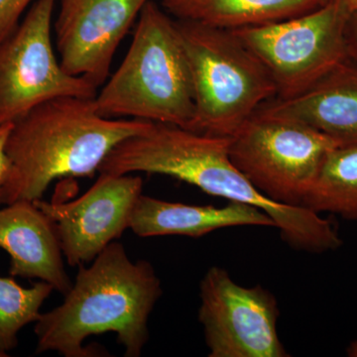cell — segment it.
<instances>
[{
    "label": "cell",
    "mask_w": 357,
    "mask_h": 357,
    "mask_svg": "<svg viewBox=\"0 0 357 357\" xmlns=\"http://www.w3.org/2000/svg\"><path fill=\"white\" fill-rule=\"evenodd\" d=\"M100 173L160 174L178 178L213 197L256 206L274 220L284 243L295 250L323 253L344 241L335 223L305 206L272 201L258 191L229 156V137L150 122L107 155Z\"/></svg>",
    "instance_id": "6da1fadb"
},
{
    "label": "cell",
    "mask_w": 357,
    "mask_h": 357,
    "mask_svg": "<svg viewBox=\"0 0 357 357\" xmlns=\"http://www.w3.org/2000/svg\"><path fill=\"white\" fill-rule=\"evenodd\" d=\"M163 293L151 263L133 262L121 243L103 249L91 266L79 265L64 302L40 314L35 323L37 354L56 351L65 357L100 356L84 342L114 333L126 357H139L149 340L148 321ZM103 356V354H102Z\"/></svg>",
    "instance_id": "7a4b0ae2"
},
{
    "label": "cell",
    "mask_w": 357,
    "mask_h": 357,
    "mask_svg": "<svg viewBox=\"0 0 357 357\" xmlns=\"http://www.w3.org/2000/svg\"><path fill=\"white\" fill-rule=\"evenodd\" d=\"M149 124L102 116L95 98L42 103L11 126L6 142L11 171L1 204L41 199L55 178L93 177L114 147Z\"/></svg>",
    "instance_id": "3957f363"
},
{
    "label": "cell",
    "mask_w": 357,
    "mask_h": 357,
    "mask_svg": "<svg viewBox=\"0 0 357 357\" xmlns=\"http://www.w3.org/2000/svg\"><path fill=\"white\" fill-rule=\"evenodd\" d=\"M95 102L107 119L191 126L194 91L184 45L176 21L151 0L139 14L128 54Z\"/></svg>",
    "instance_id": "277c9868"
},
{
    "label": "cell",
    "mask_w": 357,
    "mask_h": 357,
    "mask_svg": "<svg viewBox=\"0 0 357 357\" xmlns=\"http://www.w3.org/2000/svg\"><path fill=\"white\" fill-rule=\"evenodd\" d=\"M191 70L195 114L189 130L230 137L277 96L266 68L230 30L176 21Z\"/></svg>",
    "instance_id": "5b68a950"
},
{
    "label": "cell",
    "mask_w": 357,
    "mask_h": 357,
    "mask_svg": "<svg viewBox=\"0 0 357 357\" xmlns=\"http://www.w3.org/2000/svg\"><path fill=\"white\" fill-rule=\"evenodd\" d=\"M340 145L301 122L256 112L229 137V156L258 191L303 206L326 155Z\"/></svg>",
    "instance_id": "8992f818"
},
{
    "label": "cell",
    "mask_w": 357,
    "mask_h": 357,
    "mask_svg": "<svg viewBox=\"0 0 357 357\" xmlns=\"http://www.w3.org/2000/svg\"><path fill=\"white\" fill-rule=\"evenodd\" d=\"M351 14L344 0H328L290 20L230 31L266 68L276 86V98H288L349 60L347 27Z\"/></svg>",
    "instance_id": "52a82bcc"
},
{
    "label": "cell",
    "mask_w": 357,
    "mask_h": 357,
    "mask_svg": "<svg viewBox=\"0 0 357 357\" xmlns=\"http://www.w3.org/2000/svg\"><path fill=\"white\" fill-rule=\"evenodd\" d=\"M57 0H36L0 41V124H13L42 103L96 98L98 86L66 72L54 51L52 23Z\"/></svg>",
    "instance_id": "ba28073f"
},
{
    "label": "cell",
    "mask_w": 357,
    "mask_h": 357,
    "mask_svg": "<svg viewBox=\"0 0 357 357\" xmlns=\"http://www.w3.org/2000/svg\"><path fill=\"white\" fill-rule=\"evenodd\" d=\"M199 321L210 357H287L279 337L276 298L261 287H243L222 267L199 284Z\"/></svg>",
    "instance_id": "9c48e42d"
},
{
    "label": "cell",
    "mask_w": 357,
    "mask_h": 357,
    "mask_svg": "<svg viewBox=\"0 0 357 357\" xmlns=\"http://www.w3.org/2000/svg\"><path fill=\"white\" fill-rule=\"evenodd\" d=\"M143 181L132 174L100 173L84 192L70 203L34 201L53 222L63 255L72 267L93 261L129 229Z\"/></svg>",
    "instance_id": "30bf717a"
},
{
    "label": "cell",
    "mask_w": 357,
    "mask_h": 357,
    "mask_svg": "<svg viewBox=\"0 0 357 357\" xmlns=\"http://www.w3.org/2000/svg\"><path fill=\"white\" fill-rule=\"evenodd\" d=\"M149 1L60 0L56 45L66 72L102 86L115 52Z\"/></svg>",
    "instance_id": "8fae6325"
},
{
    "label": "cell",
    "mask_w": 357,
    "mask_h": 357,
    "mask_svg": "<svg viewBox=\"0 0 357 357\" xmlns=\"http://www.w3.org/2000/svg\"><path fill=\"white\" fill-rule=\"evenodd\" d=\"M0 248L10 257L13 277L38 279L66 295L73 283L53 222L34 202L16 201L0 210Z\"/></svg>",
    "instance_id": "7c38bea8"
},
{
    "label": "cell",
    "mask_w": 357,
    "mask_h": 357,
    "mask_svg": "<svg viewBox=\"0 0 357 357\" xmlns=\"http://www.w3.org/2000/svg\"><path fill=\"white\" fill-rule=\"evenodd\" d=\"M258 112L307 124L340 145L357 143V66L345 61L311 88L274 98Z\"/></svg>",
    "instance_id": "4fadbf2b"
},
{
    "label": "cell",
    "mask_w": 357,
    "mask_h": 357,
    "mask_svg": "<svg viewBox=\"0 0 357 357\" xmlns=\"http://www.w3.org/2000/svg\"><path fill=\"white\" fill-rule=\"evenodd\" d=\"M234 227H276L265 211L243 203L227 206H191L141 195L131 215L129 229L140 237H199Z\"/></svg>",
    "instance_id": "5bb4252c"
},
{
    "label": "cell",
    "mask_w": 357,
    "mask_h": 357,
    "mask_svg": "<svg viewBox=\"0 0 357 357\" xmlns=\"http://www.w3.org/2000/svg\"><path fill=\"white\" fill-rule=\"evenodd\" d=\"M328 0H163L178 20L225 30L280 22L310 13Z\"/></svg>",
    "instance_id": "9a60e30c"
},
{
    "label": "cell",
    "mask_w": 357,
    "mask_h": 357,
    "mask_svg": "<svg viewBox=\"0 0 357 357\" xmlns=\"http://www.w3.org/2000/svg\"><path fill=\"white\" fill-rule=\"evenodd\" d=\"M303 206L357 220V143L328 152Z\"/></svg>",
    "instance_id": "2e32d148"
},
{
    "label": "cell",
    "mask_w": 357,
    "mask_h": 357,
    "mask_svg": "<svg viewBox=\"0 0 357 357\" xmlns=\"http://www.w3.org/2000/svg\"><path fill=\"white\" fill-rule=\"evenodd\" d=\"M53 291L47 282L24 288L13 276H0V357H6L17 347L18 333L24 326L36 323L42 305Z\"/></svg>",
    "instance_id": "e0dca14e"
},
{
    "label": "cell",
    "mask_w": 357,
    "mask_h": 357,
    "mask_svg": "<svg viewBox=\"0 0 357 357\" xmlns=\"http://www.w3.org/2000/svg\"><path fill=\"white\" fill-rule=\"evenodd\" d=\"M33 0H0V41L20 23V18Z\"/></svg>",
    "instance_id": "ac0fdd59"
},
{
    "label": "cell",
    "mask_w": 357,
    "mask_h": 357,
    "mask_svg": "<svg viewBox=\"0 0 357 357\" xmlns=\"http://www.w3.org/2000/svg\"><path fill=\"white\" fill-rule=\"evenodd\" d=\"M11 126L13 124H0V204L11 171L10 161L6 154L7 138L10 132Z\"/></svg>",
    "instance_id": "d6986e66"
},
{
    "label": "cell",
    "mask_w": 357,
    "mask_h": 357,
    "mask_svg": "<svg viewBox=\"0 0 357 357\" xmlns=\"http://www.w3.org/2000/svg\"><path fill=\"white\" fill-rule=\"evenodd\" d=\"M347 57L357 66V11L351 14L347 27Z\"/></svg>",
    "instance_id": "ffe728a7"
},
{
    "label": "cell",
    "mask_w": 357,
    "mask_h": 357,
    "mask_svg": "<svg viewBox=\"0 0 357 357\" xmlns=\"http://www.w3.org/2000/svg\"><path fill=\"white\" fill-rule=\"evenodd\" d=\"M344 6L351 13L357 11V0H344Z\"/></svg>",
    "instance_id": "44dd1931"
},
{
    "label": "cell",
    "mask_w": 357,
    "mask_h": 357,
    "mask_svg": "<svg viewBox=\"0 0 357 357\" xmlns=\"http://www.w3.org/2000/svg\"><path fill=\"white\" fill-rule=\"evenodd\" d=\"M347 356L357 357V340L349 345V349H347Z\"/></svg>",
    "instance_id": "7402d4cb"
}]
</instances>
